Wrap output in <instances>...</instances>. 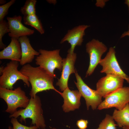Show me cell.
<instances>
[{
    "mask_svg": "<svg viewBox=\"0 0 129 129\" xmlns=\"http://www.w3.org/2000/svg\"><path fill=\"white\" fill-rule=\"evenodd\" d=\"M19 71L27 77L31 84V97H34L39 92L50 90L59 92L54 86V78L41 67H33L27 64L23 65Z\"/></svg>",
    "mask_w": 129,
    "mask_h": 129,
    "instance_id": "obj_1",
    "label": "cell"
},
{
    "mask_svg": "<svg viewBox=\"0 0 129 129\" xmlns=\"http://www.w3.org/2000/svg\"><path fill=\"white\" fill-rule=\"evenodd\" d=\"M43 113L40 99L36 95L34 97H31L26 108L17 110L10 114L9 117L17 118L20 116V121L25 123L26 119L29 118L32 120L31 125L36 126L39 129H45L46 126Z\"/></svg>",
    "mask_w": 129,
    "mask_h": 129,
    "instance_id": "obj_2",
    "label": "cell"
},
{
    "mask_svg": "<svg viewBox=\"0 0 129 129\" xmlns=\"http://www.w3.org/2000/svg\"><path fill=\"white\" fill-rule=\"evenodd\" d=\"M0 97L7 104V108L5 111L11 114L16 111L18 108H26L30 101L25 91L20 87L14 90L0 87Z\"/></svg>",
    "mask_w": 129,
    "mask_h": 129,
    "instance_id": "obj_3",
    "label": "cell"
},
{
    "mask_svg": "<svg viewBox=\"0 0 129 129\" xmlns=\"http://www.w3.org/2000/svg\"><path fill=\"white\" fill-rule=\"evenodd\" d=\"M60 49L48 50L40 49L39 55L36 57L35 63L54 78H56L54 71L56 69L62 71L63 59L59 55Z\"/></svg>",
    "mask_w": 129,
    "mask_h": 129,
    "instance_id": "obj_4",
    "label": "cell"
},
{
    "mask_svg": "<svg viewBox=\"0 0 129 129\" xmlns=\"http://www.w3.org/2000/svg\"><path fill=\"white\" fill-rule=\"evenodd\" d=\"M19 62L11 60L4 67L0 77V87L12 90L14 85L19 80H22L28 87H29L27 77L18 70Z\"/></svg>",
    "mask_w": 129,
    "mask_h": 129,
    "instance_id": "obj_5",
    "label": "cell"
},
{
    "mask_svg": "<svg viewBox=\"0 0 129 129\" xmlns=\"http://www.w3.org/2000/svg\"><path fill=\"white\" fill-rule=\"evenodd\" d=\"M98 106L99 110L115 107L117 110L124 108L129 103V87H124L106 96Z\"/></svg>",
    "mask_w": 129,
    "mask_h": 129,
    "instance_id": "obj_6",
    "label": "cell"
},
{
    "mask_svg": "<svg viewBox=\"0 0 129 129\" xmlns=\"http://www.w3.org/2000/svg\"><path fill=\"white\" fill-rule=\"evenodd\" d=\"M86 52L89 55L90 62L85 77L91 75L101 59L102 55L106 52L108 48L102 42L97 39H92L86 43Z\"/></svg>",
    "mask_w": 129,
    "mask_h": 129,
    "instance_id": "obj_7",
    "label": "cell"
},
{
    "mask_svg": "<svg viewBox=\"0 0 129 129\" xmlns=\"http://www.w3.org/2000/svg\"><path fill=\"white\" fill-rule=\"evenodd\" d=\"M113 47L110 48L105 57L101 59L99 64L102 67L100 72L119 76L129 84V77L121 69L116 58Z\"/></svg>",
    "mask_w": 129,
    "mask_h": 129,
    "instance_id": "obj_8",
    "label": "cell"
},
{
    "mask_svg": "<svg viewBox=\"0 0 129 129\" xmlns=\"http://www.w3.org/2000/svg\"><path fill=\"white\" fill-rule=\"evenodd\" d=\"M75 74L77 82L75 81V83L82 97L85 99L87 109L90 107L93 110L97 108L102 101V97L96 90H93L89 87L76 71Z\"/></svg>",
    "mask_w": 129,
    "mask_h": 129,
    "instance_id": "obj_9",
    "label": "cell"
},
{
    "mask_svg": "<svg viewBox=\"0 0 129 129\" xmlns=\"http://www.w3.org/2000/svg\"><path fill=\"white\" fill-rule=\"evenodd\" d=\"M124 79L115 75L106 74L101 78L96 84V91L102 97L123 87Z\"/></svg>",
    "mask_w": 129,
    "mask_h": 129,
    "instance_id": "obj_10",
    "label": "cell"
},
{
    "mask_svg": "<svg viewBox=\"0 0 129 129\" xmlns=\"http://www.w3.org/2000/svg\"><path fill=\"white\" fill-rule=\"evenodd\" d=\"M76 53H68L66 57L63 59L62 68L61 75L58 79L56 85L59 86V89L63 91L68 88V82L69 77L71 74L75 73L74 65L76 59Z\"/></svg>",
    "mask_w": 129,
    "mask_h": 129,
    "instance_id": "obj_11",
    "label": "cell"
},
{
    "mask_svg": "<svg viewBox=\"0 0 129 129\" xmlns=\"http://www.w3.org/2000/svg\"><path fill=\"white\" fill-rule=\"evenodd\" d=\"M90 27L87 25H81L68 31L60 42V43H62L67 41L70 44V48L68 51V53L73 54L75 47L81 45L83 40V38L85 35V31Z\"/></svg>",
    "mask_w": 129,
    "mask_h": 129,
    "instance_id": "obj_12",
    "label": "cell"
},
{
    "mask_svg": "<svg viewBox=\"0 0 129 129\" xmlns=\"http://www.w3.org/2000/svg\"><path fill=\"white\" fill-rule=\"evenodd\" d=\"M6 19L9 25V36L18 39L20 37L30 36L34 34V30L24 26L22 23V16L15 15L13 17H7Z\"/></svg>",
    "mask_w": 129,
    "mask_h": 129,
    "instance_id": "obj_13",
    "label": "cell"
},
{
    "mask_svg": "<svg viewBox=\"0 0 129 129\" xmlns=\"http://www.w3.org/2000/svg\"><path fill=\"white\" fill-rule=\"evenodd\" d=\"M60 94L64 100L62 108L64 112L67 113L79 108L82 96L78 90H71L68 87Z\"/></svg>",
    "mask_w": 129,
    "mask_h": 129,
    "instance_id": "obj_14",
    "label": "cell"
},
{
    "mask_svg": "<svg viewBox=\"0 0 129 129\" xmlns=\"http://www.w3.org/2000/svg\"><path fill=\"white\" fill-rule=\"evenodd\" d=\"M18 40L20 44L22 52L21 58L19 63L21 65L23 66L32 62L35 56H38L40 54L33 48L27 36L20 37Z\"/></svg>",
    "mask_w": 129,
    "mask_h": 129,
    "instance_id": "obj_15",
    "label": "cell"
},
{
    "mask_svg": "<svg viewBox=\"0 0 129 129\" xmlns=\"http://www.w3.org/2000/svg\"><path fill=\"white\" fill-rule=\"evenodd\" d=\"M7 46L0 52V59H7L20 62L21 58L20 44L18 39L13 38Z\"/></svg>",
    "mask_w": 129,
    "mask_h": 129,
    "instance_id": "obj_16",
    "label": "cell"
},
{
    "mask_svg": "<svg viewBox=\"0 0 129 129\" xmlns=\"http://www.w3.org/2000/svg\"><path fill=\"white\" fill-rule=\"evenodd\" d=\"M112 116L119 127L129 126V103L122 109H115Z\"/></svg>",
    "mask_w": 129,
    "mask_h": 129,
    "instance_id": "obj_17",
    "label": "cell"
},
{
    "mask_svg": "<svg viewBox=\"0 0 129 129\" xmlns=\"http://www.w3.org/2000/svg\"><path fill=\"white\" fill-rule=\"evenodd\" d=\"M23 20L25 24L33 27L41 34L44 33V30L42 23L36 14L24 15Z\"/></svg>",
    "mask_w": 129,
    "mask_h": 129,
    "instance_id": "obj_18",
    "label": "cell"
},
{
    "mask_svg": "<svg viewBox=\"0 0 129 129\" xmlns=\"http://www.w3.org/2000/svg\"><path fill=\"white\" fill-rule=\"evenodd\" d=\"M36 0H27L24 5L20 9V11L24 16L36 14L35 6Z\"/></svg>",
    "mask_w": 129,
    "mask_h": 129,
    "instance_id": "obj_19",
    "label": "cell"
},
{
    "mask_svg": "<svg viewBox=\"0 0 129 129\" xmlns=\"http://www.w3.org/2000/svg\"><path fill=\"white\" fill-rule=\"evenodd\" d=\"M117 126L112 116L107 114L97 129H116Z\"/></svg>",
    "mask_w": 129,
    "mask_h": 129,
    "instance_id": "obj_20",
    "label": "cell"
},
{
    "mask_svg": "<svg viewBox=\"0 0 129 129\" xmlns=\"http://www.w3.org/2000/svg\"><path fill=\"white\" fill-rule=\"evenodd\" d=\"M9 32V25L8 22L4 20L0 21V48L3 49L6 46L3 43L2 38L4 35Z\"/></svg>",
    "mask_w": 129,
    "mask_h": 129,
    "instance_id": "obj_21",
    "label": "cell"
},
{
    "mask_svg": "<svg viewBox=\"0 0 129 129\" xmlns=\"http://www.w3.org/2000/svg\"><path fill=\"white\" fill-rule=\"evenodd\" d=\"M16 1L15 0H11L5 4L0 6V21L4 20V17L8 13L9 8Z\"/></svg>",
    "mask_w": 129,
    "mask_h": 129,
    "instance_id": "obj_22",
    "label": "cell"
},
{
    "mask_svg": "<svg viewBox=\"0 0 129 129\" xmlns=\"http://www.w3.org/2000/svg\"><path fill=\"white\" fill-rule=\"evenodd\" d=\"M11 122L13 125L12 129H39L36 126H27L23 125L18 121L17 118H12Z\"/></svg>",
    "mask_w": 129,
    "mask_h": 129,
    "instance_id": "obj_23",
    "label": "cell"
},
{
    "mask_svg": "<svg viewBox=\"0 0 129 129\" xmlns=\"http://www.w3.org/2000/svg\"><path fill=\"white\" fill-rule=\"evenodd\" d=\"M88 123L87 120L81 119L77 121L76 125L79 129H86Z\"/></svg>",
    "mask_w": 129,
    "mask_h": 129,
    "instance_id": "obj_24",
    "label": "cell"
},
{
    "mask_svg": "<svg viewBox=\"0 0 129 129\" xmlns=\"http://www.w3.org/2000/svg\"><path fill=\"white\" fill-rule=\"evenodd\" d=\"M108 1L107 0H97L95 5L97 7L103 8L105 6L106 2Z\"/></svg>",
    "mask_w": 129,
    "mask_h": 129,
    "instance_id": "obj_25",
    "label": "cell"
},
{
    "mask_svg": "<svg viewBox=\"0 0 129 129\" xmlns=\"http://www.w3.org/2000/svg\"><path fill=\"white\" fill-rule=\"evenodd\" d=\"M127 36H129V25L128 26V31L124 32L122 34L120 38H122Z\"/></svg>",
    "mask_w": 129,
    "mask_h": 129,
    "instance_id": "obj_26",
    "label": "cell"
},
{
    "mask_svg": "<svg viewBox=\"0 0 129 129\" xmlns=\"http://www.w3.org/2000/svg\"><path fill=\"white\" fill-rule=\"evenodd\" d=\"M6 2V1L5 0H0V4L1 5H4L5 4Z\"/></svg>",
    "mask_w": 129,
    "mask_h": 129,
    "instance_id": "obj_27",
    "label": "cell"
},
{
    "mask_svg": "<svg viewBox=\"0 0 129 129\" xmlns=\"http://www.w3.org/2000/svg\"><path fill=\"white\" fill-rule=\"evenodd\" d=\"M47 2L48 3L50 4H55L56 3V1L54 0H47Z\"/></svg>",
    "mask_w": 129,
    "mask_h": 129,
    "instance_id": "obj_28",
    "label": "cell"
},
{
    "mask_svg": "<svg viewBox=\"0 0 129 129\" xmlns=\"http://www.w3.org/2000/svg\"><path fill=\"white\" fill-rule=\"evenodd\" d=\"M124 3L126 4L128 6L129 13V0H125Z\"/></svg>",
    "mask_w": 129,
    "mask_h": 129,
    "instance_id": "obj_29",
    "label": "cell"
},
{
    "mask_svg": "<svg viewBox=\"0 0 129 129\" xmlns=\"http://www.w3.org/2000/svg\"><path fill=\"white\" fill-rule=\"evenodd\" d=\"M122 129H129V126H125L123 127Z\"/></svg>",
    "mask_w": 129,
    "mask_h": 129,
    "instance_id": "obj_30",
    "label": "cell"
},
{
    "mask_svg": "<svg viewBox=\"0 0 129 129\" xmlns=\"http://www.w3.org/2000/svg\"><path fill=\"white\" fill-rule=\"evenodd\" d=\"M8 129H12V127L10 126L8 127Z\"/></svg>",
    "mask_w": 129,
    "mask_h": 129,
    "instance_id": "obj_31",
    "label": "cell"
},
{
    "mask_svg": "<svg viewBox=\"0 0 129 129\" xmlns=\"http://www.w3.org/2000/svg\"><path fill=\"white\" fill-rule=\"evenodd\" d=\"M52 129H57L55 128H52Z\"/></svg>",
    "mask_w": 129,
    "mask_h": 129,
    "instance_id": "obj_32",
    "label": "cell"
}]
</instances>
